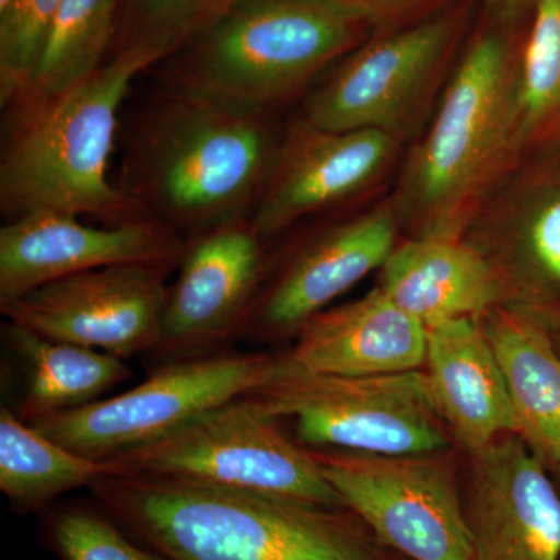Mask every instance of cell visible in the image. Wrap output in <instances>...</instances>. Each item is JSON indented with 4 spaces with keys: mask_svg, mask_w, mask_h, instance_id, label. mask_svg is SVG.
Returning a JSON list of instances; mask_svg holds the SVG:
<instances>
[{
    "mask_svg": "<svg viewBox=\"0 0 560 560\" xmlns=\"http://www.w3.org/2000/svg\"><path fill=\"white\" fill-rule=\"evenodd\" d=\"M283 127L158 84L125 132L119 184L143 219L184 238L249 219Z\"/></svg>",
    "mask_w": 560,
    "mask_h": 560,
    "instance_id": "obj_1",
    "label": "cell"
},
{
    "mask_svg": "<svg viewBox=\"0 0 560 560\" xmlns=\"http://www.w3.org/2000/svg\"><path fill=\"white\" fill-rule=\"evenodd\" d=\"M90 490L121 528L171 560H377L348 508L151 475H106Z\"/></svg>",
    "mask_w": 560,
    "mask_h": 560,
    "instance_id": "obj_2",
    "label": "cell"
},
{
    "mask_svg": "<svg viewBox=\"0 0 560 560\" xmlns=\"http://www.w3.org/2000/svg\"><path fill=\"white\" fill-rule=\"evenodd\" d=\"M518 61L504 27L470 40L429 130L401 167L390 202L410 237L463 238L478 210L522 161Z\"/></svg>",
    "mask_w": 560,
    "mask_h": 560,
    "instance_id": "obj_3",
    "label": "cell"
},
{
    "mask_svg": "<svg viewBox=\"0 0 560 560\" xmlns=\"http://www.w3.org/2000/svg\"><path fill=\"white\" fill-rule=\"evenodd\" d=\"M161 61L154 51L117 50L70 90L3 108L0 210L7 221L44 212L103 224L143 219L110 180L109 165L132 83Z\"/></svg>",
    "mask_w": 560,
    "mask_h": 560,
    "instance_id": "obj_4",
    "label": "cell"
},
{
    "mask_svg": "<svg viewBox=\"0 0 560 560\" xmlns=\"http://www.w3.org/2000/svg\"><path fill=\"white\" fill-rule=\"evenodd\" d=\"M371 27L330 0H237L168 57L160 86L248 113L304 97Z\"/></svg>",
    "mask_w": 560,
    "mask_h": 560,
    "instance_id": "obj_5",
    "label": "cell"
},
{
    "mask_svg": "<svg viewBox=\"0 0 560 560\" xmlns=\"http://www.w3.org/2000/svg\"><path fill=\"white\" fill-rule=\"evenodd\" d=\"M120 475H151L346 508L312 448L245 396L202 412L161 440L108 458Z\"/></svg>",
    "mask_w": 560,
    "mask_h": 560,
    "instance_id": "obj_6",
    "label": "cell"
},
{
    "mask_svg": "<svg viewBox=\"0 0 560 560\" xmlns=\"http://www.w3.org/2000/svg\"><path fill=\"white\" fill-rule=\"evenodd\" d=\"M245 397L294 423L296 440L313 451L436 455L448 442L420 370L348 377L294 370L279 359L275 377Z\"/></svg>",
    "mask_w": 560,
    "mask_h": 560,
    "instance_id": "obj_7",
    "label": "cell"
},
{
    "mask_svg": "<svg viewBox=\"0 0 560 560\" xmlns=\"http://www.w3.org/2000/svg\"><path fill=\"white\" fill-rule=\"evenodd\" d=\"M459 35L455 13L377 33L319 79L300 116L323 130H375L405 142L447 84Z\"/></svg>",
    "mask_w": 560,
    "mask_h": 560,
    "instance_id": "obj_8",
    "label": "cell"
},
{
    "mask_svg": "<svg viewBox=\"0 0 560 560\" xmlns=\"http://www.w3.org/2000/svg\"><path fill=\"white\" fill-rule=\"evenodd\" d=\"M278 368L279 359L271 353L234 350L173 361L154 368L135 388L28 425L79 455L108 459L259 388Z\"/></svg>",
    "mask_w": 560,
    "mask_h": 560,
    "instance_id": "obj_9",
    "label": "cell"
},
{
    "mask_svg": "<svg viewBox=\"0 0 560 560\" xmlns=\"http://www.w3.org/2000/svg\"><path fill=\"white\" fill-rule=\"evenodd\" d=\"M342 503L411 560H474L466 504L434 455L313 451Z\"/></svg>",
    "mask_w": 560,
    "mask_h": 560,
    "instance_id": "obj_10",
    "label": "cell"
},
{
    "mask_svg": "<svg viewBox=\"0 0 560 560\" xmlns=\"http://www.w3.org/2000/svg\"><path fill=\"white\" fill-rule=\"evenodd\" d=\"M270 245L250 219L186 238L160 340L149 353L156 366L215 355L242 340L270 268Z\"/></svg>",
    "mask_w": 560,
    "mask_h": 560,
    "instance_id": "obj_11",
    "label": "cell"
},
{
    "mask_svg": "<svg viewBox=\"0 0 560 560\" xmlns=\"http://www.w3.org/2000/svg\"><path fill=\"white\" fill-rule=\"evenodd\" d=\"M175 267L135 264L98 268L54 280L2 302L7 323L51 340L119 357L156 348Z\"/></svg>",
    "mask_w": 560,
    "mask_h": 560,
    "instance_id": "obj_12",
    "label": "cell"
},
{
    "mask_svg": "<svg viewBox=\"0 0 560 560\" xmlns=\"http://www.w3.org/2000/svg\"><path fill=\"white\" fill-rule=\"evenodd\" d=\"M399 220L390 200L320 228L268 268L242 340L282 341L350 289L382 270L397 246Z\"/></svg>",
    "mask_w": 560,
    "mask_h": 560,
    "instance_id": "obj_13",
    "label": "cell"
},
{
    "mask_svg": "<svg viewBox=\"0 0 560 560\" xmlns=\"http://www.w3.org/2000/svg\"><path fill=\"white\" fill-rule=\"evenodd\" d=\"M401 143L382 131L323 130L298 116L283 127L250 221L271 243L301 221L359 200L385 178Z\"/></svg>",
    "mask_w": 560,
    "mask_h": 560,
    "instance_id": "obj_14",
    "label": "cell"
},
{
    "mask_svg": "<svg viewBox=\"0 0 560 560\" xmlns=\"http://www.w3.org/2000/svg\"><path fill=\"white\" fill-rule=\"evenodd\" d=\"M186 238L160 221L83 223L65 213H32L0 230V304L46 283L98 268L153 264L178 267Z\"/></svg>",
    "mask_w": 560,
    "mask_h": 560,
    "instance_id": "obj_15",
    "label": "cell"
},
{
    "mask_svg": "<svg viewBox=\"0 0 560 560\" xmlns=\"http://www.w3.org/2000/svg\"><path fill=\"white\" fill-rule=\"evenodd\" d=\"M464 504L474 560H560V493L517 434L471 453Z\"/></svg>",
    "mask_w": 560,
    "mask_h": 560,
    "instance_id": "obj_16",
    "label": "cell"
},
{
    "mask_svg": "<svg viewBox=\"0 0 560 560\" xmlns=\"http://www.w3.org/2000/svg\"><path fill=\"white\" fill-rule=\"evenodd\" d=\"M463 238L499 272L508 304L530 307L545 289H560V179L522 160Z\"/></svg>",
    "mask_w": 560,
    "mask_h": 560,
    "instance_id": "obj_17",
    "label": "cell"
},
{
    "mask_svg": "<svg viewBox=\"0 0 560 560\" xmlns=\"http://www.w3.org/2000/svg\"><path fill=\"white\" fill-rule=\"evenodd\" d=\"M279 359L294 370L348 377L419 371L427 359V327L375 287L313 316Z\"/></svg>",
    "mask_w": 560,
    "mask_h": 560,
    "instance_id": "obj_18",
    "label": "cell"
},
{
    "mask_svg": "<svg viewBox=\"0 0 560 560\" xmlns=\"http://www.w3.org/2000/svg\"><path fill=\"white\" fill-rule=\"evenodd\" d=\"M427 386L444 425L470 453L517 434L510 393L480 318L427 329Z\"/></svg>",
    "mask_w": 560,
    "mask_h": 560,
    "instance_id": "obj_19",
    "label": "cell"
},
{
    "mask_svg": "<svg viewBox=\"0 0 560 560\" xmlns=\"http://www.w3.org/2000/svg\"><path fill=\"white\" fill-rule=\"evenodd\" d=\"M381 271L378 289L427 329L508 304L499 272L466 238L410 237Z\"/></svg>",
    "mask_w": 560,
    "mask_h": 560,
    "instance_id": "obj_20",
    "label": "cell"
},
{
    "mask_svg": "<svg viewBox=\"0 0 560 560\" xmlns=\"http://www.w3.org/2000/svg\"><path fill=\"white\" fill-rule=\"evenodd\" d=\"M506 382L517 436L560 466V352L536 312L503 304L480 316Z\"/></svg>",
    "mask_w": 560,
    "mask_h": 560,
    "instance_id": "obj_21",
    "label": "cell"
},
{
    "mask_svg": "<svg viewBox=\"0 0 560 560\" xmlns=\"http://www.w3.org/2000/svg\"><path fill=\"white\" fill-rule=\"evenodd\" d=\"M2 337L9 349L10 375L20 383L11 410L25 423L84 407L130 381L125 360L84 346L51 340L5 323Z\"/></svg>",
    "mask_w": 560,
    "mask_h": 560,
    "instance_id": "obj_22",
    "label": "cell"
},
{
    "mask_svg": "<svg viewBox=\"0 0 560 560\" xmlns=\"http://www.w3.org/2000/svg\"><path fill=\"white\" fill-rule=\"evenodd\" d=\"M106 475H120L114 460L69 451L18 418L9 405L0 408V490L14 511H47L60 497L91 488Z\"/></svg>",
    "mask_w": 560,
    "mask_h": 560,
    "instance_id": "obj_23",
    "label": "cell"
},
{
    "mask_svg": "<svg viewBox=\"0 0 560 560\" xmlns=\"http://www.w3.org/2000/svg\"><path fill=\"white\" fill-rule=\"evenodd\" d=\"M120 9L121 0H62L31 86L14 102L54 97L97 72L117 39Z\"/></svg>",
    "mask_w": 560,
    "mask_h": 560,
    "instance_id": "obj_24",
    "label": "cell"
},
{
    "mask_svg": "<svg viewBox=\"0 0 560 560\" xmlns=\"http://www.w3.org/2000/svg\"><path fill=\"white\" fill-rule=\"evenodd\" d=\"M522 158L560 139V0H534L518 61Z\"/></svg>",
    "mask_w": 560,
    "mask_h": 560,
    "instance_id": "obj_25",
    "label": "cell"
},
{
    "mask_svg": "<svg viewBox=\"0 0 560 560\" xmlns=\"http://www.w3.org/2000/svg\"><path fill=\"white\" fill-rule=\"evenodd\" d=\"M43 514L44 539L60 560H171L136 540L95 501L54 504Z\"/></svg>",
    "mask_w": 560,
    "mask_h": 560,
    "instance_id": "obj_26",
    "label": "cell"
},
{
    "mask_svg": "<svg viewBox=\"0 0 560 560\" xmlns=\"http://www.w3.org/2000/svg\"><path fill=\"white\" fill-rule=\"evenodd\" d=\"M237 0H121L117 50L172 57ZM161 61V62H162Z\"/></svg>",
    "mask_w": 560,
    "mask_h": 560,
    "instance_id": "obj_27",
    "label": "cell"
},
{
    "mask_svg": "<svg viewBox=\"0 0 560 560\" xmlns=\"http://www.w3.org/2000/svg\"><path fill=\"white\" fill-rule=\"evenodd\" d=\"M62 0H10L0 10V105L31 86Z\"/></svg>",
    "mask_w": 560,
    "mask_h": 560,
    "instance_id": "obj_28",
    "label": "cell"
},
{
    "mask_svg": "<svg viewBox=\"0 0 560 560\" xmlns=\"http://www.w3.org/2000/svg\"><path fill=\"white\" fill-rule=\"evenodd\" d=\"M338 5L346 7L353 13L363 18L371 27L378 31H393V28L410 25L415 20H423L422 13L431 7L433 0H330Z\"/></svg>",
    "mask_w": 560,
    "mask_h": 560,
    "instance_id": "obj_29",
    "label": "cell"
},
{
    "mask_svg": "<svg viewBox=\"0 0 560 560\" xmlns=\"http://www.w3.org/2000/svg\"><path fill=\"white\" fill-rule=\"evenodd\" d=\"M486 2L493 13L499 14L501 20H510L521 13L526 5H529L530 0H486Z\"/></svg>",
    "mask_w": 560,
    "mask_h": 560,
    "instance_id": "obj_30",
    "label": "cell"
},
{
    "mask_svg": "<svg viewBox=\"0 0 560 560\" xmlns=\"http://www.w3.org/2000/svg\"><path fill=\"white\" fill-rule=\"evenodd\" d=\"M551 323L552 324L548 327V330H550L552 340L556 342V348H558L560 352V316H558V318H552Z\"/></svg>",
    "mask_w": 560,
    "mask_h": 560,
    "instance_id": "obj_31",
    "label": "cell"
},
{
    "mask_svg": "<svg viewBox=\"0 0 560 560\" xmlns=\"http://www.w3.org/2000/svg\"><path fill=\"white\" fill-rule=\"evenodd\" d=\"M10 0H0V10L5 9L9 5Z\"/></svg>",
    "mask_w": 560,
    "mask_h": 560,
    "instance_id": "obj_32",
    "label": "cell"
}]
</instances>
